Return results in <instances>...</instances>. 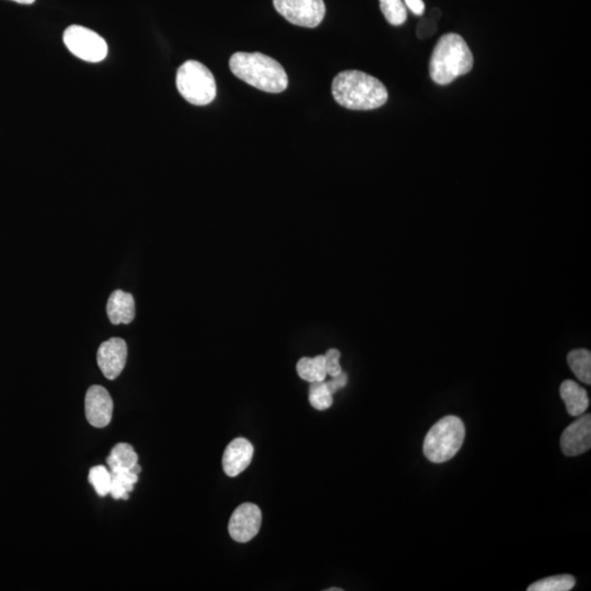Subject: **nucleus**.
<instances>
[{"label":"nucleus","instance_id":"obj_25","mask_svg":"<svg viewBox=\"0 0 591 591\" xmlns=\"http://www.w3.org/2000/svg\"><path fill=\"white\" fill-rule=\"evenodd\" d=\"M406 6H408L416 16H420L425 11V4L423 0H404Z\"/></svg>","mask_w":591,"mask_h":591},{"label":"nucleus","instance_id":"obj_9","mask_svg":"<svg viewBox=\"0 0 591 591\" xmlns=\"http://www.w3.org/2000/svg\"><path fill=\"white\" fill-rule=\"evenodd\" d=\"M96 361L106 379H116L123 371L128 361V344L123 338H110L101 344L96 354Z\"/></svg>","mask_w":591,"mask_h":591},{"label":"nucleus","instance_id":"obj_13","mask_svg":"<svg viewBox=\"0 0 591 591\" xmlns=\"http://www.w3.org/2000/svg\"><path fill=\"white\" fill-rule=\"evenodd\" d=\"M106 312L110 322L118 326V324H129L135 318V300L132 294L125 293L123 290H115L111 294L108 304H106Z\"/></svg>","mask_w":591,"mask_h":591},{"label":"nucleus","instance_id":"obj_16","mask_svg":"<svg viewBox=\"0 0 591 591\" xmlns=\"http://www.w3.org/2000/svg\"><path fill=\"white\" fill-rule=\"evenodd\" d=\"M570 370L584 384H591V353L587 350H574L568 355Z\"/></svg>","mask_w":591,"mask_h":591},{"label":"nucleus","instance_id":"obj_20","mask_svg":"<svg viewBox=\"0 0 591 591\" xmlns=\"http://www.w3.org/2000/svg\"><path fill=\"white\" fill-rule=\"evenodd\" d=\"M89 482L95 487L99 496H106L110 494L111 473L104 466L91 468L89 473Z\"/></svg>","mask_w":591,"mask_h":591},{"label":"nucleus","instance_id":"obj_21","mask_svg":"<svg viewBox=\"0 0 591 591\" xmlns=\"http://www.w3.org/2000/svg\"><path fill=\"white\" fill-rule=\"evenodd\" d=\"M324 357H326L328 375H330L331 377L340 375L342 372V368L340 365V351L336 350V348H332V350L328 351Z\"/></svg>","mask_w":591,"mask_h":591},{"label":"nucleus","instance_id":"obj_7","mask_svg":"<svg viewBox=\"0 0 591 591\" xmlns=\"http://www.w3.org/2000/svg\"><path fill=\"white\" fill-rule=\"evenodd\" d=\"M280 16L295 26L317 28L326 16L323 0H273Z\"/></svg>","mask_w":591,"mask_h":591},{"label":"nucleus","instance_id":"obj_26","mask_svg":"<svg viewBox=\"0 0 591 591\" xmlns=\"http://www.w3.org/2000/svg\"><path fill=\"white\" fill-rule=\"evenodd\" d=\"M12 2H16L18 4H31L36 2V0H12Z\"/></svg>","mask_w":591,"mask_h":591},{"label":"nucleus","instance_id":"obj_5","mask_svg":"<svg viewBox=\"0 0 591 591\" xmlns=\"http://www.w3.org/2000/svg\"><path fill=\"white\" fill-rule=\"evenodd\" d=\"M177 88L188 104L204 106L212 103L217 95L214 75L197 61H187L178 70Z\"/></svg>","mask_w":591,"mask_h":591},{"label":"nucleus","instance_id":"obj_8","mask_svg":"<svg viewBox=\"0 0 591 591\" xmlns=\"http://www.w3.org/2000/svg\"><path fill=\"white\" fill-rule=\"evenodd\" d=\"M261 523L262 512L259 506L245 503L232 513L228 530L236 542L246 544L259 534Z\"/></svg>","mask_w":591,"mask_h":591},{"label":"nucleus","instance_id":"obj_22","mask_svg":"<svg viewBox=\"0 0 591 591\" xmlns=\"http://www.w3.org/2000/svg\"><path fill=\"white\" fill-rule=\"evenodd\" d=\"M297 372L302 379L308 382H314L312 358H302L297 364Z\"/></svg>","mask_w":591,"mask_h":591},{"label":"nucleus","instance_id":"obj_14","mask_svg":"<svg viewBox=\"0 0 591 591\" xmlns=\"http://www.w3.org/2000/svg\"><path fill=\"white\" fill-rule=\"evenodd\" d=\"M560 395L570 416L579 418L589 408L587 391L573 380H565L561 385Z\"/></svg>","mask_w":591,"mask_h":591},{"label":"nucleus","instance_id":"obj_24","mask_svg":"<svg viewBox=\"0 0 591 591\" xmlns=\"http://www.w3.org/2000/svg\"><path fill=\"white\" fill-rule=\"evenodd\" d=\"M329 391L331 392L333 395L340 389H343L344 387L347 385V375L345 372H341L340 375L333 377L331 381L326 382Z\"/></svg>","mask_w":591,"mask_h":591},{"label":"nucleus","instance_id":"obj_27","mask_svg":"<svg viewBox=\"0 0 591 591\" xmlns=\"http://www.w3.org/2000/svg\"><path fill=\"white\" fill-rule=\"evenodd\" d=\"M342 590H343V589H341V588H330V589H327V591H342Z\"/></svg>","mask_w":591,"mask_h":591},{"label":"nucleus","instance_id":"obj_12","mask_svg":"<svg viewBox=\"0 0 591 591\" xmlns=\"http://www.w3.org/2000/svg\"><path fill=\"white\" fill-rule=\"evenodd\" d=\"M254 445L246 438H236L227 445L222 457V468L228 477L235 478L250 466L254 458Z\"/></svg>","mask_w":591,"mask_h":591},{"label":"nucleus","instance_id":"obj_23","mask_svg":"<svg viewBox=\"0 0 591 591\" xmlns=\"http://www.w3.org/2000/svg\"><path fill=\"white\" fill-rule=\"evenodd\" d=\"M312 366H313L314 381L326 380L328 375L326 357L322 355H319L317 357L312 358Z\"/></svg>","mask_w":591,"mask_h":591},{"label":"nucleus","instance_id":"obj_3","mask_svg":"<svg viewBox=\"0 0 591 591\" xmlns=\"http://www.w3.org/2000/svg\"><path fill=\"white\" fill-rule=\"evenodd\" d=\"M474 58L462 36L448 33L439 38L429 62V75L436 84L449 85L473 69Z\"/></svg>","mask_w":591,"mask_h":591},{"label":"nucleus","instance_id":"obj_2","mask_svg":"<svg viewBox=\"0 0 591 591\" xmlns=\"http://www.w3.org/2000/svg\"><path fill=\"white\" fill-rule=\"evenodd\" d=\"M232 74L254 88L269 94L287 89L288 76L278 61L262 53H235L230 57Z\"/></svg>","mask_w":591,"mask_h":591},{"label":"nucleus","instance_id":"obj_6","mask_svg":"<svg viewBox=\"0 0 591 591\" xmlns=\"http://www.w3.org/2000/svg\"><path fill=\"white\" fill-rule=\"evenodd\" d=\"M64 43L71 54L88 62H103L109 47L98 33L81 26H71L64 32Z\"/></svg>","mask_w":591,"mask_h":591},{"label":"nucleus","instance_id":"obj_18","mask_svg":"<svg viewBox=\"0 0 591 591\" xmlns=\"http://www.w3.org/2000/svg\"><path fill=\"white\" fill-rule=\"evenodd\" d=\"M309 401L313 409L324 411L330 409L333 404L331 392L329 391L326 382H312L309 391Z\"/></svg>","mask_w":591,"mask_h":591},{"label":"nucleus","instance_id":"obj_15","mask_svg":"<svg viewBox=\"0 0 591 591\" xmlns=\"http://www.w3.org/2000/svg\"><path fill=\"white\" fill-rule=\"evenodd\" d=\"M137 462L138 455L135 453L132 445L124 443L115 445L112 452L106 459L110 470L133 469Z\"/></svg>","mask_w":591,"mask_h":591},{"label":"nucleus","instance_id":"obj_11","mask_svg":"<svg viewBox=\"0 0 591 591\" xmlns=\"http://www.w3.org/2000/svg\"><path fill=\"white\" fill-rule=\"evenodd\" d=\"M561 448L568 457L583 454L591 447V416H580L561 436Z\"/></svg>","mask_w":591,"mask_h":591},{"label":"nucleus","instance_id":"obj_19","mask_svg":"<svg viewBox=\"0 0 591 591\" xmlns=\"http://www.w3.org/2000/svg\"><path fill=\"white\" fill-rule=\"evenodd\" d=\"M380 9L387 21L392 26H401L408 18V12L402 0H379Z\"/></svg>","mask_w":591,"mask_h":591},{"label":"nucleus","instance_id":"obj_1","mask_svg":"<svg viewBox=\"0 0 591 591\" xmlns=\"http://www.w3.org/2000/svg\"><path fill=\"white\" fill-rule=\"evenodd\" d=\"M334 100L343 108L370 111L380 108L387 101V90L379 79L360 71H346L332 82Z\"/></svg>","mask_w":591,"mask_h":591},{"label":"nucleus","instance_id":"obj_17","mask_svg":"<svg viewBox=\"0 0 591 591\" xmlns=\"http://www.w3.org/2000/svg\"><path fill=\"white\" fill-rule=\"evenodd\" d=\"M576 579L570 575L552 576L537 580L528 591H570L575 587Z\"/></svg>","mask_w":591,"mask_h":591},{"label":"nucleus","instance_id":"obj_4","mask_svg":"<svg viewBox=\"0 0 591 591\" xmlns=\"http://www.w3.org/2000/svg\"><path fill=\"white\" fill-rule=\"evenodd\" d=\"M464 438H466V428L463 421L457 416H445L426 435L425 457L433 463L447 462L462 449Z\"/></svg>","mask_w":591,"mask_h":591},{"label":"nucleus","instance_id":"obj_10","mask_svg":"<svg viewBox=\"0 0 591 591\" xmlns=\"http://www.w3.org/2000/svg\"><path fill=\"white\" fill-rule=\"evenodd\" d=\"M86 418L96 429L106 428L113 414V400L105 387L95 385L87 391L85 400Z\"/></svg>","mask_w":591,"mask_h":591}]
</instances>
